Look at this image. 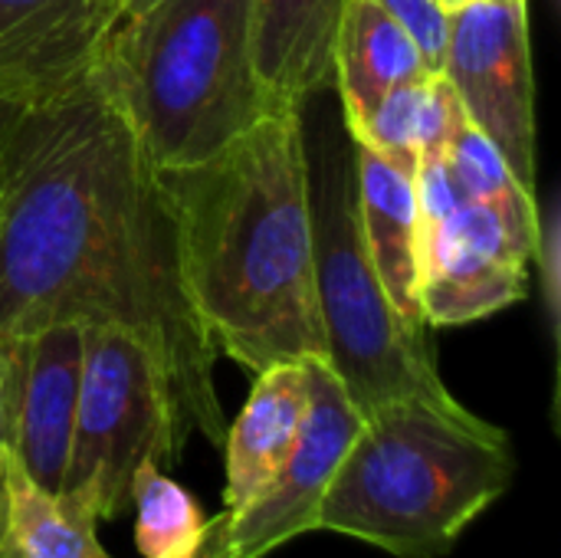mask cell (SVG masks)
Returning <instances> with one entry per match:
<instances>
[{
  "label": "cell",
  "mask_w": 561,
  "mask_h": 558,
  "mask_svg": "<svg viewBox=\"0 0 561 558\" xmlns=\"http://www.w3.org/2000/svg\"><path fill=\"white\" fill-rule=\"evenodd\" d=\"M53 322L135 335L187 437L224 444L220 352L187 303L158 171L92 53L43 82L0 138V339Z\"/></svg>",
  "instance_id": "obj_1"
},
{
  "label": "cell",
  "mask_w": 561,
  "mask_h": 558,
  "mask_svg": "<svg viewBox=\"0 0 561 558\" xmlns=\"http://www.w3.org/2000/svg\"><path fill=\"white\" fill-rule=\"evenodd\" d=\"M187 303L240 368L325 358L302 109L263 112L217 158L158 171Z\"/></svg>",
  "instance_id": "obj_2"
},
{
  "label": "cell",
  "mask_w": 561,
  "mask_h": 558,
  "mask_svg": "<svg viewBox=\"0 0 561 558\" xmlns=\"http://www.w3.org/2000/svg\"><path fill=\"white\" fill-rule=\"evenodd\" d=\"M510 434L460 401H398L365 418L319 529L398 558L447 556L510 490Z\"/></svg>",
  "instance_id": "obj_3"
},
{
  "label": "cell",
  "mask_w": 561,
  "mask_h": 558,
  "mask_svg": "<svg viewBox=\"0 0 561 558\" xmlns=\"http://www.w3.org/2000/svg\"><path fill=\"white\" fill-rule=\"evenodd\" d=\"M92 62L154 171L217 158L270 112L253 0H148L112 20Z\"/></svg>",
  "instance_id": "obj_4"
},
{
  "label": "cell",
  "mask_w": 561,
  "mask_h": 558,
  "mask_svg": "<svg viewBox=\"0 0 561 558\" xmlns=\"http://www.w3.org/2000/svg\"><path fill=\"white\" fill-rule=\"evenodd\" d=\"M302 138L325 365L365 418L398 401H457L437 372L427 326L408 322L391 306L368 257L355 141L342 109H319L312 128L302 115Z\"/></svg>",
  "instance_id": "obj_5"
},
{
  "label": "cell",
  "mask_w": 561,
  "mask_h": 558,
  "mask_svg": "<svg viewBox=\"0 0 561 558\" xmlns=\"http://www.w3.org/2000/svg\"><path fill=\"white\" fill-rule=\"evenodd\" d=\"M187 431L151 352L115 326H85L82 385L59 497L102 520L131 513L141 464H178Z\"/></svg>",
  "instance_id": "obj_6"
},
{
  "label": "cell",
  "mask_w": 561,
  "mask_h": 558,
  "mask_svg": "<svg viewBox=\"0 0 561 558\" xmlns=\"http://www.w3.org/2000/svg\"><path fill=\"white\" fill-rule=\"evenodd\" d=\"M302 368L306 418L293 454L250 503L207 523L197 558H266L319 529L322 500L355 444L365 414L345 395L325 358H302Z\"/></svg>",
  "instance_id": "obj_7"
},
{
  "label": "cell",
  "mask_w": 561,
  "mask_h": 558,
  "mask_svg": "<svg viewBox=\"0 0 561 558\" xmlns=\"http://www.w3.org/2000/svg\"><path fill=\"white\" fill-rule=\"evenodd\" d=\"M539 204L467 201L421 237V319L431 329L470 326L526 299L539 253Z\"/></svg>",
  "instance_id": "obj_8"
},
{
  "label": "cell",
  "mask_w": 561,
  "mask_h": 558,
  "mask_svg": "<svg viewBox=\"0 0 561 558\" xmlns=\"http://www.w3.org/2000/svg\"><path fill=\"white\" fill-rule=\"evenodd\" d=\"M440 72L467 118L500 148L513 178L536 194V76L526 0H477L450 13Z\"/></svg>",
  "instance_id": "obj_9"
},
{
  "label": "cell",
  "mask_w": 561,
  "mask_h": 558,
  "mask_svg": "<svg viewBox=\"0 0 561 558\" xmlns=\"http://www.w3.org/2000/svg\"><path fill=\"white\" fill-rule=\"evenodd\" d=\"M16 345V398L10 457L49 493H59L82 385L85 326L53 322L33 329Z\"/></svg>",
  "instance_id": "obj_10"
},
{
  "label": "cell",
  "mask_w": 561,
  "mask_h": 558,
  "mask_svg": "<svg viewBox=\"0 0 561 558\" xmlns=\"http://www.w3.org/2000/svg\"><path fill=\"white\" fill-rule=\"evenodd\" d=\"M345 0H253V62L270 109H302L332 82Z\"/></svg>",
  "instance_id": "obj_11"
},
{
  "label": "cell",
  "mask_w": 561,
  "mask_h": 558,
  "mask_svg": "<svg viewBox=\"0 0 561 558\" xmlns=\"http://www.w3.org/2000/svg\"><path fill=\"white\" fill-rule=\"evenodd\" d=\"M253 391L224 434L227 487L224 513L250 503L286 464L306 418V368L299 362H276L253 375Z\"/></svg>",
  "instance_id": "obj_12"
},
{
  "label": "cell",
  "mask_w": 561,
  "mask_h": 558,
  "mask_svg": "<svg viewBox=\"0 0 561 558\" xmlns=\"http://www.w3.org/2000/svg\"><path fill=\"white\" fill-rule=\"evenodd\" d=\"M358 164V217L375 273L391 306L414 326H424L421 286V243H417V197L414 171L355 145Z\"/></svg>",
  "instance_id": "obj_13"
},
{
  "label": "cell",
  "mask_w": 561,
  "mask_h": 558,
  "mask_svg": "<svg viewBox=\"0 0 561 558\" xmlns=\"http://www.w3.org/2000/svg\"><path fill=\"white\" fill-rule=\"evenodd\" d=\"M431 72L414 36L388 10L371 0H345L332 43V82L345 122L368 112L385 92Z\"/></svg>",
  "instance_id": "obj_14"
},
{
  "label": "cell",
  "mask_w": 561,
  "mask_h": 558,
  "mask_svg": "<svg viewBox=\"0 0 561 558\" xmlns=\"http://www.w3.org/2000/svg\"><path fill=\"white\" fill-rule=\"evenodd\" d=\"M463 122L467 112L454 86L444 72H431L385 92L368 112L345 122V128L355 145L417 171L421 155H444Z\"/></svg>",
  "instance_id": "obj_15"
},
{
  "label": "cell",
  "mask_w": 561,
  "mask_h": 558,
  "mask_svg": "<svg viewBox=\"0 0 561 558\" xmlns=\"http://www.w3.org/2000/svg\"><path fill=\"white\" fill-rule=\"evenodd\" d=\"M0 558H112L95 520L33 483L13 457L0 470Z\"/></svg>",
  "instance_id": "obj_16"
},
{
  "label": "cell",
  "mask_w": 561,
  "mask_h": 558,
  "mask_svg": "<svg viewBox=\"0 0 561 558\" xmlns=\"http://www.w3.org/2000/svg\"><path fill=\"white\" fill-rule=\"evenodd\" d=\"M122 0H0V62L66 69L85 59Z\"/></svg>",
  "instance_id": "obj_17"
},
{
  "label": "cell",
  "mask_w": 561,
  "mask_h": 558,
  "mask_svg": "<svg viewBox=\"0 0 561 558\" xmlns=\"http://www.w3.org/2000/svg\"><path fill=\"white\" fill-rule=\"evenodd\" d=\"M131 510L135 549L141 558H197L210 520L158 464L138 467L131 480Z\"/></svg>",
  "instance_id": "obj_18"
},
{
  "label": "cell",
  "mask_w": 561,
  "mask_h": 558,
  "mask_svg": "<svg viewBox=\"0 0 561 558\" xmlns=\"http://www.w3.org/2000/svg\"><path fill=\"white\" fill-rule=\"evenodd\" d=\"M447 164L467 201L477 204H536V194L526 191L506 168L500 148L467 118L454 141L447 145Z\"/></svg>",
  "instance_id": "obj_19"
},
{
  "label": "cell",
  "mask_w": 561,
  "mask_h": 558,
  "mask_svg": "<svg viewBox=\"0 0 561 558\" xmlns=\"http://www.w3.org/2000/svg\"><path fill=\"white\" fill-rule=\"evenodd\" d=\"M414 197H417V243L437 224H444L457 207L467 204L447 155H421L414 171Z\"/></svg>",
  "instance_id": "obj_20"
},
{
  "label": "cell",
  "mask_w": 561,
  "mask_h": 558,
  "mask_svg": "<svg viewBox=\"0 0 561 558\" xmlns=\"http://www.w3.org/2000/svg\"><path fill=\"white\" fill-rule=\"evenodd\" d=\"M371 3L388 10L414 36L427 66L434 72H440L444 53H447V36H450V13H444L434 0H371Z\"/></svg>",
  "instance_id": "obj_21"
},
{
  "label": "cell",
  "mask_w": 561,
  "mask_h": 558,
  "mask_svg": "<svg viewBox=\"0 0 561 558\" xmlns=\"http://www.w3.org/2000/svg\"><path fill=\"white\" fill-rule=\"evenodd\" d=\"M66 69H46L33 62H0V138L13 125V118L23 112V105L36 95V89Z\"/></svg>",
  "instance_id": "obj_22"
},
{
  "label": "cell",
  "mask_w": 561,
  "mask_h": 558,
  "mask_svg": "<svg viewBox=\"0 0 561 558\" xmlns=\"http://www.w3.org/2000/svg\"><path fill=\"white\" fill-rule=\"evenodd\" d=\"M13 398H16V345L0 339V470L10 457L13 441Z\"/></svg>",
  "instance_id": "obj_23"
},
{
  "label": "cell",
  "mask_w": 561,
  "mask_h": 558,
  "mask_svg": "<svg viewBox=\"0 0 561 558\" xmlns=\"http://www.w3.org/2000/svg\"><path fill=\"white\" fill-rule=\"evenodd\" d=\"M444 13H457V10H463V7H470V3H477V0H434Z\"/></svg>",
  "instance_id": "obj_24"
},
{
  "label": "cell",
  "mask_w": 561,
  "mask_h": 558,
  "mask_svg": "<svg viewBox=\"0 0 561 558\" xmlns=\"http://www.w3.org/2000/svg\"><path fill=\"white\" fill-rule=\"evenodd\" d=\"M141 3H148V0H122V3H118V13H131V10H138Z\"/></svg>",
  "instance_id": "obj_25"
}]
</instances>
